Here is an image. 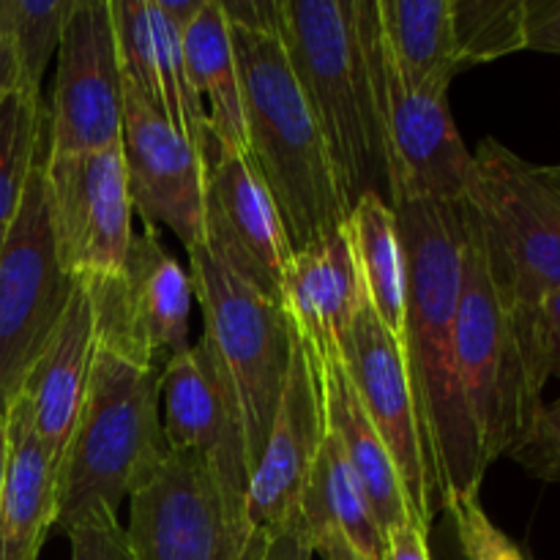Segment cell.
Here are the masks:
<instances>
[{"label":"cell","mask_w":560,"mask_h":560,"mask_svg":"<svg viewBox=\"0 0 560 560\" xmlns=\"http://www.w3.org/2000/svg\"><path fill=\"white\" fill-rule=\"evenodd\" d=\"M427 530L419 525L402 523L397 528L386 530V550L383 560H432L430 545H427Z\"/></svg>","instance_id":"cell-36"},{"label":"cell","mask_w":560,"mask_h":560,"mask_svg":"<svg viewBox=\"0 0 560 560\" xmlns=\"http://www.w3.org/2000/svg\"><path fill=\"white\" fill-rule=\"evenodd\" d=\"M162 366H140L98 348L85 397L55 474V528L71 534L91 520H118L126 498L167 459Z\"/></svg>","instance_id":"cell-4"},{"label":"cell","mask_w":560,"mask_h":560,"mask_svg":"<svg viewBox=\"0 0 560 560\" xmlns=\"http://www.w3.org/2000/svg\"><path fill=\"white\" fill-rule=\"evenodd\" d=\"M315 552H320L323 560H361L342 539H339V536H331V539L320 541V545L315 547Z\"/></svg>","instance_id":"cell-39"},{"label":"cell","mask_w":560,"mask_h":560,"mask_svg":"<svg viewBox=\"0 0 560 560\" xmlns=\"http://www.w3.org/2000/svg\"><path fill=\"white\" fill-rule=\"evenodd\" d=\"M301 520L315 547L331 536H339L361 560H383L386 530L377 523L375 509L359 476L350 468L342 446L331 432L312 465L301 498Z\"/></svg>","instance_id":"cell-24"},{"label":"cell","mask_w":560,"mask_h":560,"mask_svg":"<svg viewBox=\"0 0 560 560\" xmlns=\"http://www.w3.org/2000/svg\"><path fill=\"white\" fill-rule=\"evenodd\" d=\"M9 463L0 495V560H38L55 528V463L33 427L31 405L16 397L5 413Z\"/></svg>","instance_id":"cell-21"},{"label":"cell","mask_w":560,"mask_h":560,"mask_svg":"<svg viewBox=\"0 0 560 560\" xmlns=\"http://www.w3.org/2000/svg\"><path fill=\"white\" fill-rule=\"evenodd\" d=\"M93 353H96V326H93L91 301L80 284H74L63 315L55 323L20 392L31 405L33 427L52 457L55 474L80 416Z\"/></svg>","instance_id":"cell-20"},{"label":"cell","mask_w":560,"mask_h":560,"mask_svg":"<svg viewBox=\"0 0 560 560\" xmlns=\"http://www.w3.org/2000/svg\"><path fill=\"white\" fill-rule=\"evenodd\" d=\"M366 306L388 328L397 345L405 339V255L397 211L377 191L353 202L345 222Z\"/></svg>","instance_id":"cell-26"},{"label":"cell","mask_w":560,"mask_h":560,"mask_svg":"<svg viewBox=\"0 0 560 560\" xmlns=\"http://www.w3.org/2000/svg\"><path fill=\"white\" fill-rule=\"evenodd\" d=\"M530 0H452L459 71L528 49Z\"/></svg>","instance_id":"cell-29"},{"label":"cell","mask_w":560,"mask_h":560,"mask_svg":"<svg viewBox=\"0 0 560 560\" xmlns=\"http://www.w3.org/2000/svg\"><path fill=\"white\" fill-rule=\"evenodd\" d=\"M47 109L42 96L11 88L0 96V228H9L33 167L44 159Z\"/></svg>","instance_id":"cell-28"},{"label":"cell","mask_w":560,"mask_h":560,"mask_svg":"<svg viewBox=\"0 0 560 560\" xmlns=\"http://www.w3.org/2000/svg\"><path fill=\"white\" fill-rule=\"evenodd\" d=\"M135 560H266L268 534L230 506L200 457L170 452L159 474L129 498Z\"/></svg>","instance_id":"cell-8"},{"label":"cell","mask_w":560,"mask_h":560,"mask_svg":"<svg viewBox=\"0 0 560 560\" xmlns=\"http://www.w3.org/2000/svg\"><path fill=\"white\" fill-rule=\"evenodd\" d=\"M180 42L191 85L206 104L213 148L246 153L244 96L222 0H202L197 14L180 27Z\"/></svg>","instance_id":"cell-23"},{"label":"cell","mask_w":560,"mask_h":560,"mask_svg":"<svg viewBox=\"0 0 560 560\" xmlns=\"http://www.w3.org/2000/svg\"><path fill=\"white\" fill-rule=\"evenodd\" d=\"M326 435L328 424L317 366L293 334V355L282 399L246 490V517L252 528L277 534L299 523L301 498Z\"/></svg>","instance_id":"cell-18"},{"label":"cell","mask_w":560,"mask_h":560,"mask_svg":"<svg viewBox=\"0 0 560 560\" xmlns=\"http://www.w3.org/2000/svg\"><path fill=\"white\" fill-rule=\"evenodd\" d=\"M5 463H9V424H5V413H0V495H3Z\"/></svg>","instance_id":"cell-40"},{"label":"cell","mask_w":560,"mask_h":560,"mask_svg":"<svg viewBox=\"0 0 560 560\" xmlns=\"http://www.w3.org/2000/svg\"><path fill=\"white\" fill-rule=\"evenodd\" d=\"M11 33V11H9V0H0V47L9 42Z\"/></svg>","instance_id":"cell-41"},{"label":"cell","mask_w":560,"mask_h":560,"mask_svg":"<svg viewBox=\"0 0 560 560\" xmlns=\"http://www.w3.org/2000/svg\"><path fill=\"white\" fill-rule=\"evenodd\" d=\"M44 180L60 268L74 284L118 279L135 238L120 142L71 156L44 153Z\"/></svg>","instance_id":"cell-10"},{"label":"cell","mask_w":560,"mask_h":560,"mask_svg":"<svg viewBox=\"0 0 560 560\" xmlns=\"http://www.w3.org/2000/svg\"><path fill=\"white\" fill-rule=\"evenodd\" d=\"M14 82H16V60H14V52H11V44L5 42L3 47H0V96L11 91Z\"/></svg>","instance_id":"cell-38"},{"label":"cell","mask_w":560,"mask_h":560,"mask_svg":"<svg viewBox=\"0 0 560 560\" xmlns=\"http://www.w3.org/2000/svg\"><path fill=\"white\" fill-rule=\"evenodd\" d=\"M536 339L547 372L560 381V290L545 295L536 306Z\"/></svg>","instance_id":"cell-34"},{"label":"cell","mask_w":560,"mask_h":560,"mask_svg":"<svg viewBox=\"0 0 560 560\" xmlns=\"http://www.w3.org/2000/svg\"><path fill=\"white\" fill-rule=\"evenodd\" d=\"M465 217L485 252L487 271L514 312L536 317L560 290V189L545 170L487 137L474 153Z\"/></svg>","instance_id":"cell-6"},{"label":"cell","mask_w":560,"mask_h":560,"mask_svg":"<svg viewBox=\"0 0 560 560\" xmlns=\"http://www.w3.org/2000/svg\"><path fill=\"white\" fill-rule=\"evenodd\" d=\"M120 153L131 206L145 224H167L186 252L206 244V156L126 77L120 98Z\"/></svg>","instance_id":"cell-14"},{"label":"cell","mask_w":560,"mask_h":560,"mask_svg":"<svg viewBox=\"0 0 560 560\" xmlns=\"http://www.w3.org/2000/svg\"><path fill=\"white\" fill-rule=\"evenodd\" d=\"M509 457L536 479L560 485V397L541 405L530 430Z\"/></svg>","instance_id":"cell-32"},{"label":"cell","mask_w":560,"mask_h":560,"mask_svg":"<svg viewBox=\"0 0 560 560\" xmlns=\"http://www.w3.org/2000/svg\"><path fill=\"white\" fill-rule=\"evenodd\" d=\"M241 77L246 153L266 184L290 249L320 244L348 222L326 140L277 31L230 25Z\"/></svg>","instance_id":"cell-3"},{"label":"cell","mask_w":560,"mask_h":560,"mask_svg":"<svg viewBox=\"0 0 560 560\" xmlns=\"http://www.w3.org/2000/svg\"><path fill=\"white\" fill-rule=\"evenodd\" d=\"M383 47L416 93H448L459 71L452 0H377Z\"/></svg>","instance_id":"cell-25"},{"label":"cell","mask_w":560,"mask_h":560,"mask_svg":"<svg viewBox=\"0 0 560 560\" xmlns=\"http://www.w3.org/2000/svg\"><path fill=\"white\" fill-rule=\"evenodd\" d=\"M364 304L345 228L295 252L279 288V310L315 364H342V348Z\"/></svg>","instance_id":"cell-19"},{"label":"cell","mask_w":560,"mask_h":560,"mask_svg":"<svg viewBox=\"0 0 560 560\" xmlns=\"http://www.w3.org/2000/svg\"><path fill=\"white\" fill-rule=\"evenodd\" d=\"M541 170H545L547 180H550L552 186H558V189H560V167H541Z\"/></svg>","instance_id":"cell-42"},{"label":"cell","mask_w":560,"mask_h":560,"mask_svg":"<svg viewBox=\"0 0 560 560\" xmlns=\"http://www.w3.org/2000/svg\"><path fill=\"white\" fill-rule=\"evenodd\" d=\"M394 211L405 255L402 355L443 509L448 498L479 495L487 474L454 342L465 211L463 202H410Z\"/></svg>","instance_id":"cell-1"},{"label":"cell","mask_w":560,"mask_h":560,"mask_svg":"<svg viewBox=\"0 0 560 560\" xmlns=\"http://www.w3.org/2000/svg\"><path fill=\"white\" fill-rule=\"evenodd\" d=\"M441 514L446 517L448 560H528L523 547L492 523L479 495L448 498Z\"/></svg>","instance_id":"cell-31"},{"label":"cell","mask_w":560,"mask_h":560,"mask_svg":"<svg viewBox=\"0 0 560 560\" xmlns=\"http://www.w3.org/2000/svg\"><path fill=\"white\" fill-rule=\"evenodd\" d=\"M162 427L170 452L200 457L230 506L246 514L249 459L233 392L206 339L162 366Z\"/></svg>","instance_id":"cell-17"},{"label":"cell","mask_w":560,"mask_h":560,"mask_svg":"<svg viewBox=\"0 0 560 560\" xmlns=\"http://www.w3.org/2000/svg\"><path fill=\"white\" fill-rule=\"evenodd\" d=\"M383 93L392 208L410 202H463L474 178V153L454 124L448 93L410 91L392 69L388 55Z\"/></svg>","instance_id":"cell-15"},{"label":"cell","mask_w":560,"mask_h":560,"mask_svg":"<svg viewBox=\"0 0 560 560\" xmlns=\"http://www.w3.org/2000/svg\"><path fill=\"white\" fill-rule=\"evenodd\" d=\"M342 366L383 446L392 454L408 498L410 520L430 534L441 514V498L421 432L413 386L402 348L366 304L361 306L342 348Z\"/></svg>","instance_id":"cell-12"},{"label":"cell","mask_w":560,"mask_h":560,"mask_svg":"<svg viewBox=\"0 0 560 560\" xmlns=\"http://www.w3.org/2000/svg\"><path fill=\"white\" fill-rule=\"evenodd\" d=\"M66 536L71 541V560H135L118 520H91Z\"/></svg>","instance_id":"cell-33"},{"label":"cell","mask_w":560,"mask_h":560,"mask_svg":"<svg viewBox=\"0 0 560 560\" xmlns=\"http://www.w3.org/2000/svg\"><path fill=\"white\" fill-rule=\"evenodd\" d=\"M312 359V355H310ZM320 377L323 408H326L328 432L339 441L350 468L359 476L366 498H370L375 517L383 530H392L410 520L408 498H405L402 481H399L394 459L383 446L381 435L372 427L348 370L342 364H315Z\"/></svg>","instance_id":"cell-22"},{"label":"cell","mask_w":560,"mask_h":560,"mask_svg":"<svg viewBox=\"0 0 560 560\" xmlns=\"http://www.w3.org/2000/svg\"><path fill=\"white\" fill-rule=\"evenodd\" d=\"M120 74L109 0H74L58 47L47 153L104 151L120 142Z\"/></svg>","instance_id":"cell-13"},{"label":"cell","mask_w":560,"mask_h":560,"mask_svg":"<svg viewBox=\"0 0 560 560\" xmlns=\"http://www.w3.org/2000/svg\"><path fill=\"white\" fill-rule=\"evenodd\" d=\"M71 290L74 282L55 255L42 159L27 178L0 255V413H9L20 397Z\"/></svg>","instance_id":"cell-9"},{"label":"cell","mask_w":560,"mask_h":560,"mask_svg":"<svg viewBox=\"0 0 560 560\" xmlns=\"http://www.w3.org/2000/svg\"><path fill=\"white\" fill-rule=\"evenodd\" d=\"M5 233H9V228H0V255H3V246H5Z\"/></svg>","instance_id":"cell-43"},{"label":"cell","mask_w":560,"mask_h":560,"mask_svg":"<svg viewBox=\"0 0 560 560\" xmlns=\"http://www.w3.org/2000/svg\"><path fill=\"white\" fill-rule=\"evenodd\" d=\"M93 310L96 345L140 366L189 348V271L159 241L153 224L131 238L124 273L107 282L80 284Z\"/></svg>","instance_id":"cell-11"},{"label":"cell","mask_w":560,"mask_h":560,"mask_svg":"<svg viewBox=\"0 0 560 560\" xmlns=\"http://www.w3.org/2000/svg\"><path fill=\"white\" fill-rule=\"evenodd\" d=\"M454 342L465 402L490 468L530 430L550 372L536 339V317L520 315L501 299L468 217Z\"/></svg>","instance_id":"cell-5"},{"label":"cell","mask_w":560,"mask_h":560,"mask_svg":"<svg viewBox=\"0 0 560 560\" xmlns=\"http://www.w3.org/2000/svg\"><path fill=\"white\" fill-rule=\"evenodd\" d=\"M74 0H9V44L16 60V91L42 96L44 69L58 52Z\"/></svg>","instance_id":"cell-30"},{"label":"cell","mask_w":560,"mask_h":560,"mask_svg":"<svg viewBox=\"0 0 560 560\" xmlns=\"http://www.w3.org/2000/svg\"><path fill=\"white\" fill-rule=\"evenodd\" d=\"M312 556H315V545L306 534L304 520L277 530V534H268L266 560H312Z\"/></svg>","instance_id":"cell-37"},{"label":"cell","mask_w":560,"mask_h":560,"mask_svg":"<svg viewBox=\"0 0 560 560\" xmlns=\"http://www.w3.org/2000/svg\"><path fill=\"white\" fill-rule=\"evenodd\" d=\"M153 38H156V74H153V104L173 120L175 129L208 159L213 148L211 126H208L206 104L191 85L189 69L184 58L180 27L162 9L159 0H151Z\"/></svg>","instance_id":"cell-27"},{"label":"cell","mask_w":560,"mask_h":560,"mask_svg":"<svg viewBox=\"0 0 560 560\" xmlns=\"http://www.w3.org/2000/svg\"><path fill=\"white\" fill-rule=\"evenodd\" d=\"M202 238L230 271L279 304V288L293 249L249 153L224 148H211L208 153Z\"/></svg>","instance_id":"cell-16"},{"label":"cell","mask_w":560,"mask_h":560,"mask_svg":"<svg viewBox=\"0 0 560 560\" xmlns=\"http://www.w3.org/2000/svg\"><path fill=\"white\" fill-rule=\"evenodd\" d=\"M277 36L326 140L348 206L366 191L388 200L386 49L377 0H277Z\"/></svg>","instance_id":"cell-2"},{"label":"cell","mask_w":560,"mask_h":560,"mask_svg":"<svg viewBox=\"0 0 560 560\" xmlns=\"http://www.w3.org/2000/svg\"><path fill=\"white\" fill-rule=\"evenodd\" d=\"M528 49L560 55V0H530Z\"/></svg>","instance_id":"cell-35"},{"label":"cell","mask_w":560,"mask_h":560,"mask_svg":"<svg viewBox=\"0 0 560 560\" xmlns=\"http://www.w3.org/2000/svg\"><path fill=\"white\" fill-rule=\"evenodd\" d=\"M186 255L191 293L206 323L202 339L238 405L246 459L255 470L288 381L293 328L277 301L230 271L206 244Z\"/></svg>","instance_id":"cell-7"}]
</instances>
